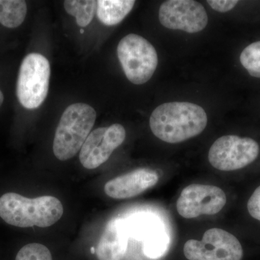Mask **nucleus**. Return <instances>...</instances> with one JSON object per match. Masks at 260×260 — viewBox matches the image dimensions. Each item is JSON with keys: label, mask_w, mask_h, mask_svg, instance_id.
I'll return each instance as SVG.
<instances>
[{"label": "nucleus", "mask_w": 260, "mask_h": 260, "mask_svg": "<svg viewBox=\"0 0 260 260\" xmlns=\"http://www.w3.org/2000/svg\"><path fill=\"white\" fill-rule=\"evenodd\" d=\"M208 124L203 107L189 102H169L155 108L150 118L152 133L168 143H179L198 136Z\"/></svg>", "instance_id": "f257e3e1"}, {"label": "nucleus", "mask_w": 260, "mask_h": 260, "mask_svg": "<svg viewBox=\"0 0 260 260\" xmlns=\"http://www.w3.org/2000/svg\"><path fill=\"white\" fill-rule=\"evenodd\" d=\"M60 200L52 196L30 199L17 193L8 192L0 198V217L9 225L20 228H47L62 216Z\"/></svg>", "instance_id": "f03ea898"}, {"label": "nucleus", "mask_w": 260, "mask_h": 260, "mask_svg": "<svg viewBox=\"0 0 260 260\" xmlns=\"http://www.w3.org/2000/svg\"><path fill=\"white\" fill-rule=\"evenodd\" d=\"M95 119L96 112L88 104L77 103L67 108L54 135L53 152L56 158L64 161L80 151Z\"/></svg>", "instance_id": "7ed1b4c3"}, {"label": "nucleus", "mask_w": 260, "mask_h": 260, "mask_svg": "<svg viewBox=\"0 0 260 260\" xmlns=\"http://www.w3.org/2000/svg\"><path fill=\"white\" fill-rule=\"evenodd\" d=\"M50 75V64L42 54L31 53L24 58L16 85L17 98L24 108L40 107L47 99Z\"/></svg>", "instance_id": "20e7f679"}, {"label": "nucleus", "mask_w": 260, "mask_h": 260, "mask_svg": "<svg viewBox=\"0 0 260 260\" xmlns=\"http://www.w3.org/2000/svg\"><path fill=\"white\" fill-rule=\"evenodd\" d=\"M117 55L126 78L135 85L147 83L158 66L155 48L137 34H130L121 39L118 44Z\"/></svg>", "instance_id": "39448f33"}, {"label": "nucleus", "mask_w": 260, "mask_h": 260, "mask_svg": "<svg viewBox=\"0 0 260 260\" xmlns=\"http://www.w3.org/2000/svg\"><path fill=\"white\" fill-rule=\"evenodd\" d=\"M255 140L225 135L214 142L208 153V160L215 169L223 172L238 170L249 165L259 155Z\"/></svg>", "instance_id": "423d86ee"}, {"label": "nucleus", "mask_w": 260, "mask_h": 260, "mask_svg": "<svg viewBox=\"0 0 260 260\" xmlns=\"http://www.w3.org/2000/svg\"><path fill=\"white\" fill-rule=\"evenodd\" d=\"M184 253L189 260H242L244 254L237 238L220 229L207 231L202 241H187Z\"/></svg>", "instance_id": "0eeeda50"}, {"label": "nucleus", "mask_w": 260, "mask_h": 260, "mask_svg": "<svg viewBox=\"0 0 260 260\" xmlns=\"http://www.w3.org/2000/svg\"><path fill=\"white\" fill-rule=\"evenodd\" d=\"M225 203V192L218 186L192 184L181 191L177 209L183 218L190 219L215 215L223 209Z\"/></svg>", "instance_id": "6e6552de"}, {"label": "nucleus", "mask_w": 260, "mask_h": 260, "mask_svg": "<svg viewBox=\"0 0 260 260\" xmlns=\"http://www.w3.org/2000/svg\"><path fill=\"white\" fill-rule=\"evenodd\" d=\"M159 20L164 27L194 34L208 23V14L201 3L193 0H169L159 9Z\"/></svg>", "instance_id": "1a4fd4ad"}, {"label": "nucleus", "mask_w": 260, "mask_h": 260, "mask_svg": "<svg viewBox=\"0 0 260 260\" xmlns=\"http://www.w3.org/2000/svg\"><path fill=\"white\" fill-rule=\"evenodd\" d=\"M125 138L126 130L119 124L94 129L80 149V162L88 169L100 167L122 144Z\"/></svg>", "instance_id": "9d476101"}, {"label": "nucleus", "mask_w": 260, "mask_h": 260, "mask_svg": "<svg viewBox=\"0 0 260 260\" xmlns=\"http://www.w3.org/2000/svg\"><path fill=\"white\" fill-rule=\"evenodd\" d=\"M158 179V174L155 171L138 169L108 181L104 191L114 199H128L153 187Z\"/></svg>", "instance_id": "9b49d317"}, {"label": "nucleus", "mask_w": 260, "mask_h": 260, "mask_svg": "<svg viewBox=\"0 0 260 260\" xmlns=\"http://www.w3.org/2000/svg\"><path fill=\"white\" fill-rule=\"evenodd\" d=\"M128 237L126 224L121 219L111 220L98 244V259L122 260L127 250Z\"/></svg>", "instance_id": "f8f14e48"}, {"label": "nucleus", "mask_w": 260, "mask_h": 260, "mask_svg": "<svg viewBox=\"0 0 260 260\" xmlns=\"http://www.w3.org/2000/svg\"><path fill=\"white\" fill-rule=\"evenodd\" d=\"M135 3L133 0H99L98 18L108 26L117 25L131 12Z\"/></svg>", "instance_id": "ddd939ff"}, {"label": "nucleus", "mask_w": 260, "mask_h": 260, "mask_svg": "<svg viewBox=\"0 0 260 260\" xmlns=\"http://www.w3.org/2000/svg\"><path fill=\"white\" fill-rule=\"evenodd\" d=\"M27 15V4L22 0H0V23L8 28L20 26Z\"/></svg>", "instance_id": "4468645a"}, {"label": "nucleus", "mask_w": 260, "mask_h": 260, "mask_svg": "<svg viewBox=\"0 0 260 260\" xmlns=\"http://www.w3.org/2000/svg\"><path fill=\"white\" fill-rule=\"evenodd\" d=\"M64 8L68 14L76 18L80 27H86L91 23L97 11L95 0H66Z\"/></svg>", "instance_id": "2eb2a0df"}, {"label": "nucleus", "mask_w": 260, "mask_h": 260, "mask_svg": "<svg viewBox=\"0 0 260 260\" xmlns=\"http://www.w3.org/2000/svg\"><path fill=\"white\" fill-rule=\"evenodd\" d=\"M240 61L251 76L260 78V42L246 47L241 54Z\"/></svg>", "instance_id": "dca6fc26"}, {"label": "nucleus", "mask_w": 260, "mask_h": 260, "mask_svg": "<svg viewBox=\"0 0 260 260\" xmlns=\"http://www.w3.org/2000/svg\"><path fill=\"white\" fill-rule=\"evenodd\" d=\"M15 260H52V256L47 246L31 243L20 249Z\"/></svg>", "instance_id": "f3484780"}, {"label": "nucleus", "mask_w": 260, "mask_h": 260, "mask_svg": "<svg viewBox=\"0 0 260 260\" xmlns=\"http://www.w3.org/2000/svg\"><path fill=\"white\" fill-rule=\"evenodd\" d=\"M247 208L251 216L260 221V186L256 188L249 198Z\"/></svg>", "instance_id": "a211bd4d"}, {"label": "nucleus", "mask_w": 260, "mask_h": 260, "mask_svg": "<svg viewBox=\"0 0 260 260\" xmlns=\"http://www.w3.org/2000/svg\"><path fill=\"white\" fill-rule=\"evenodd\" d=\"M207 3L215 11L226 13L232 10L239 2L237 0H208Z\"/></svg>", "instance_id": "6ab92c4d"}, {"label": "nucleus", "mask_w": 260, "mask_h": 260, "mask_svg": "<svg viewBox=\"0 0 260 260\" xmlns=\"http://www.w3.org/2000/svg\"><path fill=\"white\" fill-rule=\"evenodd\" d=\"M4 95H3V92L0 90V107L3 105V102H4Z\"/></svg>", "instance_id": "aec40b11"}]
</instances>
